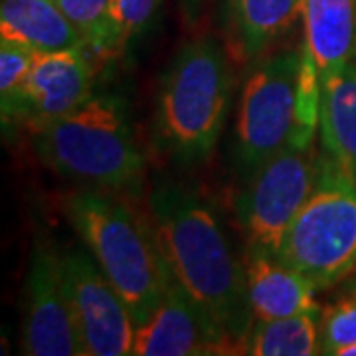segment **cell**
<instances>
[{"instance_id":"6da1fadb","label":"cell","mask_w":356,"mask_h":356,"mask_svg":"<svg viewBox=\"0 0 356 356\" xmlns=\"http://www.w3.org/2000/svg\"><path fill=\"white\" fill-rule=\"evenodd\" d=\"M149 212L172 277L242 348L254 325L245 264L234 254L216 212L196 192L177 182L154 184Z\"/></svg>"},{"instance_id":"7a4b0ae2","label":"cell","mask_w":356,"mask_h":356,"mask_svg":"<svg viewBox=\"0 0 356 356\" xmlns=\"http://www.w3.org/2000/svg\"><path fill=\"white\" fill-rule=\"evenodd\" d=\"M62 210L125 301L135 325L149 321L172 275L156 243L153 224L127 202L97 191L65 194Z\"/></svg>"},{"instance_id":"3957f363","label":"cell","mask_w":356,"mask_h":356,"mask_svg":"<svg viewBox=\"0 0 356 356\" xmlns=\"http://www.w3.org/2000/svg\"><path fill=\"white\" fill-rule=\"evenodd\" d=\"M30 133L42 165L62 177L119 192L143 184L145 156L121 97L91 95L77 109Z\"/></svg>"},{"instance_id":"277c9868","label":"cell","mask_w":356,"mask_h":356,"mask_svg":"<svg viewBox=\"0 0 356 356\" xmlns=\"http://www.w3.org/2000/svg\"><path fill=\"white\" fill-rule=\"evenodd\" d=\"M321 79L301 50L264 60L245 79L236 115V163L250 177L291 145H307L318 127Z\"/></svg>"},{"instance_id":"5b68a950","label":"cell","mask_w":356,"mask_h":356,"mask_svg":"<svg viewBox=\"0 0 356 356\" xmlns=\"http://www.w3.org/2000/svg\"><path fill=\"white\" fill-rule=\"evenodd\" d=\"M232 70L214 38L184 44L168 64L156 97V135L178 165H198L214 153L228 119Z\"/></svg>"},{"instance_id":"8992f818","label":"cell","mask_w":356,"mask_h":356,"mask_svg":"<svg viewBox=\"0 0 356 356\" xmlns=\"http://www.w3.org/2000/svg\"><path fill=\"white\" fill-rule=\"evenodd\" d=\"M275 255L317 291L356 271V178L327 154L315 191L287 226Z\"/></svg>"},{"instance_id":"52a82bcc","label":"cell","mask_w":356,"mask_h":356,"mask_svg":"<svg viewBox=\"0 0 356 356\" xmlns=\"http://www.w3.org/2000/svg\"><path fill=\"white\" fill-rule=\"evenodd\" d=\"M323 165L325 154L313 143L291 145L245 177L236 214L248 250L277 254L285 229L315 191Z\"/></svg>"},{"instance_id":"ba28073f","label":"cell","mask_w":356,"mask_h":356,"mask_svg":"<svg viewBox=\"0 0 356 356\" xmlns=\"http://www.w3.org/2000/svg\"><path fill=\"white\" fill-rule=\"evenodd\" d=\"M60 271L83 356L131 355L137 325L89 250L60 252Z\"/></svg>"},{"instance_id":"9c48e42d","label":"cell","mask_w":356,"mask_h":356,"mask_svg":"<svg viewBox=\"0 0 356 356\" xmlns=\"http://www.w3.org/2000/svg\"><path fill=\"white\" fill-rule=\"evenodd\" d=\"M22 353L28 356H83L65 297L60 252L36 238L24 287Z\"/></svg>"},{"instance_id":"30bf717a","label":"cell","mask_w":356,"mask_h":356,"mask_svg":"<svg viewBox=\"0 0 356 356\" xmlns=\"http://www.w3.org/2000/svg\"><path fill=\"white\" fill-rule=\"evenodd\" d=\"M222 325L182 289L172 275L161 305L135 329L131 355L206 356L236 355L240 350Z\"/></svg>"},{"instance_id":"8fae6325","label":"cell","mask_w":356,"mask_h":356,"mask_svg":"<svg viewBox=\"0 0 356 356\" xmlns=\"http://www.w3.org/2000/svg\"><path fill=\"white\" fill-rule=\"evenodd\" d=\"M89 54V50L38 54L20 93L14 125L32 131L88 102L95 81Z\"/></svg>"},{"instance_id":"7c38bea8","label":"cell","mask_w":356,"mask_h":356,"mask_svg":"<svg viewBox=\"0 0 356 356\" xmlns=\"http://www.w3.org/2000/svg\"><path fill=\"white\" fill-rule=\"evenodd\" d=\"M245 283L254 321L317 315V287L303 273L285 266L275 254L248 250L245 254Z\"/></svg>"},{"instance_id":"4fadbf2b","label":"cell","mask_w":356,"mask_h":356,"mask_svg":"<svg viewBox=\"0 0 356 356\" xmlns=\"http://www.w3.org/2000/svg\"><path fill=\"white\" fill-rule=\"evenodd\" d=\"M301 54L323 79L356 62V0H303Z\"/></svg>"},{"instance_id":"5bb4252c","label":"cell","mask_w":356,"mask_h":356,"mask_svg":"<svg viewBox=\"0 0 356 356\" xmlns=\"http://www.w3.org/2000/svg\"><path fill=\"white\" fill-rule=\"evenodd\" d=\"M0 38L20 42L38 54L89 50L56 0H2Z\"/></svg>"},{"instance_id":"9a60e30c","label":"cell","mask_w":356,"mask_h":356,"mask_svg":"<svg viewBox=\"0 0 356 356\" xmlns=\"http://www.w3.org/2000/svg\"><path fill=\"white\" fill-rule=\"evenodd\" d=\"M318 135L325 154L356 178V62L321 79Z\"/></svg>"},{"instance_id":"2e32d148","label":"cell","mask_w":356,"mask_h":356,"mask_svg":"<svg viewBox=\"0 0 356 356\" xmlns=\"http://www.w3.org/2000/svg\"><path fill=\"white\" fill-rule=\"evenodd\" d=\"M229 4L240 51L252 60L301 18L303 0H229Z\"/></svg>"},{"instance_id":"e0dca14e","label":"cell","mask_w":356,"mask_h":356,"mask_svg":"<svg viewBox=\"0 0 356 356\" xmlns=\"http://www.w3.org/2000/svg\"><path fill=\"white\" fill-rule=\"evenodd\" d=\"M317 315L254 321L242 344L243 355L252 356H315L318 346Z\"/></svg>"},{"instance_id":"ac0fdd59","label":"cell","mask_w":356,"mask_h":356,"mask_svg":"<svg viewBox=\"0 0 356 356\" xmlns=\"http://www.w3.org/2000/svg\"><path fill=\"white\" fill-rule=\"evenodd\" d=\"M79 30L91 54L115 58L111 0H56Z\"/></svg>"},{"instance_id":"d6986e66","label":"cell","mask_w":356,"mask_h":356,"mask_svg":"<svg viewBox=\"0 0 356 356\" xmlns=\"http://www.w3.org/2000/svg\"><path fill=\"white\" fill-rule=\"evenodd\" d=\"M36 56L38 51L20 42L0 38V109L4 127L14 125L20 93Z\"/></svg>"},{"instance_id":"ffe728a7","label":"cell","mask_w":356,"mask_h":356,"mask_svg":"<svg viewBox=\"0 0 356 356\" xmlns=\"http://www.w3.org/2000/svg\"><path fill=\"white\" fill-rule=\"evenodd\" d=\"M356 344V293L323 309L318 318L321 355L341 356L344 348Z\"/></svg>"},{"instance_id":"44dd1931","label":"cell","mask_w":356,"mask_h":356,"mask_svg":"<svg viewBox=\"0 0 356 356\" xmlns=\"http://www.w3.org/2000/svg\"><path fill=\"white\" fill-rule=\"evenodd\" d=\"M163 0H111V22H113L115 56L137 38L151 22Z\"/></svg>"},{"instance_id":"7402d4cb","label":"cell","mask_w":356,"mask_h":356,"mask_svg":"<svg viewBox=\"0 0 356 356\" xmlns=\"http://www.w3.org/2000/svg\"><path fill=\"white\" fill-rule=\"evenodd\" d=\"M346 291L348 293H356V271L353 273V280L348 281V287H346Z\"/></svg>"},{"instance_id":"603a6c76","label":"cell","mask_w":356,"mask_h":356,"mask_svg":"<svg viewBox=\"0 0 356 356\" xmlns=\"http://www.w3.org/2000/svg\"><path fill=\"white\" fill-rule=\"evenodd\" d=\"M341 356H356V344L348 346V348H344L343 355H341Z\"/></svg>"}]
</instances>
